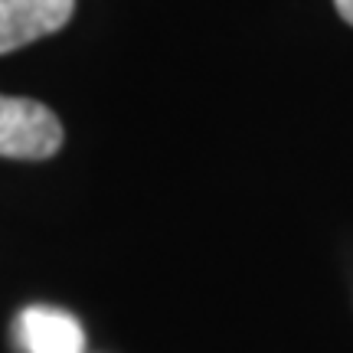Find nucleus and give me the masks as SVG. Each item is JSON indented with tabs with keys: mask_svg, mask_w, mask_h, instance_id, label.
I'll use <instances>...</instances> for the list:
<instances>
[{
	"mask_svg": "<svg viewBox=\"0 0 353 353\" xmlns=\"http://www.w3.org/2000/svg\"><path fill=\"white\" fill-rule=\"evenodd\" d=\"M334 3H337V10H341L343 20L353 26V0H334Z\"/></svg>",
	"mask_w": 353,
	"mask_h": 353,
	"instance_id": "20e7f679",
	"label": "nucleus"
},
{
	"mask_svg": "<svg viewBox=\"0 0 353 353\" xmlns=\"http://www.w3.org/2000/svg\"><path fill=\"white\" fill-rule=\"evenodd\" d=\"M63 144L59 118L33 99L0 95V157L46 161Z\"/></svg>",
	"mask_w": 353,
	"mask_h": 353,
	"instance_id": "f257e3e1",
	"label": "nucleus"
},
{
	"mask_svg": "<svg viewBox=\"0 0 353 353\" xmlns=\"http://www.w3.org/2000/svg\"><path fill=\"white\" fill-rule=\"evenodd\" d=\"M76 0H0V56L63 30Z\"/></svg>",
	"mask_w": 353,
	"mask_h": 353,
	"instance_id": "f03ea898",
	"label": "nucleus"
},
{
	"mask_svg": "<svg viewBox=\"0 0 353 353\" xmlns=\"http://www.w3.org/2000/svg\"><path fill=\"white\" fill-rule=\"evenodd\" d=\"M17 334L26 353H82L85 334L72 314L33 304L17 321Z\"/></svg>",
	"mask_w": 353,
	"mask_h": 353,
	"instance_id": "7ed1b4c3",
	"label": "nucleus"
}]
</instances>
